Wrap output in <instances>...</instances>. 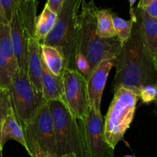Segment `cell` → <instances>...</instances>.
Here are the masks:
<instances>
[{
    "label": "cell",
    "instance_id": "1",
    "mask_svg": "<svg viewBox=\"0 0 157 157\" xmlns=\"http://www.w3.org/2000/svg\"><path fill=\"white\" fill-rule=\"evenodd\" d=\"M113 66L116 67L113 83V92L124 87L139 96L143 87L148 84H154L156 81L154 76L156 74L144 52L136 15L131 35L115 57Z\"/></svg>",
    "mask_w": 157,
    "mask_h": 157
},
{
    "label": "cell",
    "instance_id": "2",
    "mask_svg": "<svg viewBox=\"0 0 157 157\" xmlns=\"http://www.w3.org/2000/svg\"><path fill=\"white\" fill-rule=\"evenodd\" d=\"M94 0H83L78 15V32L76 55L84 56L93 71L102 61L115 58L121 44L117 37L101 38L97 32V11Z\"/></svg>",
    "mask_w": 157,
    "mask_h": 157
},
{
    "label": "cell",
    "instance_id": "3",
    "mask_svg": "<svg viewBox=\"0 0 157 157\" xmlns=\"http://www.w3.org/2000/svg\"><path fill=\"white\" fill-rule=\"evenodd\" d=\"M82 1L64 0L57 15L53 29L40 41L41 44L58 48L64 58L66 68L72 70H76L75 56L78 41V15Z\"/></svg>",
    "mask_w": 157,
    "mask_h": 157
},
{
    "label": "cell",
    "instance_id": "4",
    "mask_svg": "<svg viewBox=\"0 0 157 157\" xmlns=\"http://www.w3.org/2000/svg\"><path fill=\"white\" fill-rule=\"evenodd\" d=\"M53 119L57 157L74 153L77 157H86L81 127L61 100L47 101Z\"/></svg>",
    "mask_w": 157,
    "mask_h": 157
},
{
    "label": "cell",
    "instance_id": "5",
    "mask_svg": "<svg viewBox=\"0 0 157 157\" xmlns=\"http://www.w3.org/2000/svg\"><path fill=\"white\" fill-rule=\"evenodd\" d=\"M113 93L104 121V135L109 145L115 149L133 121L139 96L124 87Z\"/></svg>",
    "mask_w": 157,
    "mask_h": 157
},
{
    "label": "cell",
    "instance_id": "6",
    "mask_svg": "<svg viewBox=\"0 0 157 157\" xmlns=\"http://www.w3.org/2000/svg\"><path fill=\"white\" fill-rule=\"evenodd\" d=\"M37 6V0H21L9 22L12 46L19 71H28L29 41L35 37Z\"/></svg>",
    "mask_w": 157,
    "mask_h": 157
},
{
    "label": "cell",
    "instance_id": "7",
    "mask_svg": "<svg viewBox=\"0 0 157 157\" xmlns=\"http://www.w3.org/2000/svg\"><path fill=\"white\" fill-rule=\"evenodd\" d=\"M9 90L14 115L24 130L46 101L42 93L34 88L25 71L17 70Z\"/></svg>",
    "mask_w": 157,
    "mask_h": 157
},
{
    "label": "cell",
    "instance_id": "8",
    "mask_svg": "<svg viewBox=\"0 0 157 157\" xmlns=\"http://www.w3.org/2000/svg\"><path fill=\"white\" fill-rule=\"evenodd\" d=\"M80 123L86 157H114L115 149L112 148L105 139L104 122L101 112L93 105H89L85 117Z\"/></svg>",
    "mask_w": 157,
    "mask_h": 157
},
{
    "label": "cell",
    "instance_id": "9",
    "mask_svg": "<svg viewBox=\"0 0 157 157\" xmlns=\"http://www.w3.org/2000/svg\"><path fill=\"white\" fill-rule=\"evenodd\" d=\"M66 105L78 121L85 117L89 107L87 80L78 71L64 68L62 74Z\"/></svg>",
    "mask_w": 157,
    "mask_h": 157
},
{
    "label": "cell",
    "instance_id": "10",
    "mask_svg": "<svg viewBox=\"0 0 157 157\" xmlns=\"http://www.w3.org/2000/svg\"><path fill=\"white\" fill-rule=\"evenodd\" d=\"M23 131L28 132L43 151L51 157H57L53 119L47 101L38 109L34 119Z\"/></svg>",
    "mask_w": 157,
    "mask_h": 157
},
{
    "label": "cell",
    "instance_id": "11",
    "mask_svg": "<svg viewBox=\"0 0 157 157\" xmlns=\"http://www.w3.org/2000/svg\"><path fill=\"white\" fill-rule=\"evenodd\" d=\"M18 70L9 24L0 25V87L9 88Z\"/></svg>",
    "mask_w": 157,
    "mask_h": 157
},
{
    "label": "cell",
    "instance_id": "12",
    "mask_svg": "<svg viewBox=\"0 0 157 157\" xmlns=\"http://www.w3.org/2000/svg\"><path fill=\"white\" fill-rule=\"evenodd\" d=\"M140 22L144 52L157 75V19L150 16L145 9H134Z\"/></svg>",
    "mask_w": 157,
    "mask_h": 157
},
{
    "label": "cell",
    "instance_id": "13",
    "mask_svg": "<svg viewBox=\"0 0 157 157\" xmlns=\"http://www.w3.org/2000/svg\"><path fill=\"white\" fill-rule=\"evenodd\" d=\"M114 58H108L101 61L87 80L89 105H93L99 112H101L103 92L110 70L113 67Z\"/></svg>",
    "mask_w": 157,
    "mask_h": 157
},
{
    "label": "cell",
    "instance_id": "14",
    "mask_svg": "<svg viewBox=\"0 0 157 157\" xmlns=\"http://www.w3.org/2000/svg\"><path fill=\"white\" fill-rule=\"evenodd\" d=\"M42 58L41 53L40 41L32 37L29 41V55H28V75L34 88L39 93H42L41 72H42Z\"/></svg>",
    "mask_w": 157,
    "mask_h": 157
},
{
    "label": "cell",
    "instance_id": "15",
    "mask_svg": "<svg viewBox=\"0 0 157 157\" xmlns=\"http://www.w3.org/2000/svg\"><path fill=\"white\" fill-rule=\"evenodd\" d=\"M42 72H41V85L42 94L45 101L53 100L64 101V84L63 78L53 75L48 69L42 61Z\"/></svg>",
    "mask_w": 157,
    "mask_h": 157
},
{
    "label": "cell",
    "instance_id": "16",
    "mask_svg": "<svg viewBox=\"0 0 157 157\" xmlns=\"http://www.w3.org/2000/svg\"><path fill=\"white\" fill-rule=\"evenodd\" d=\"M9 140H13L19 143L26 150H28L24 132L17 121L12 109L8 114L6 119L5 120L2 128L1 140H0V146L2 149H3L5 144Z\"/></svg>",
    "mask_w": 157,
    "mask_h": 157
},
{
    "label": "cell",
    "instance_id": "17",
    "mask_svg": "<svg viewBox=\"0 0 157 157\" xmlns=\"http://www.w3.org/2000/svg\"><path fill=\"white\" fill-rule=\"evenodd\" d=\"M41 58L46 67L53 75L61 76L65 67L64 60L58 48L41 44Z\"/></svg>",
    "mask_w": 157,
    "mask_h": 157
},
{
    "label": "cell",
    "instance_id": "18",
    "mask_svg": "<svg viewBox=\"0 0 157 157\" xmlns=\"http://www.w3.org/2000/svg\"><path fill=\"white\" fill-rule=\"evenodd\" d=\"M111 9H103L97 11V32L101 38H113L117 37L113 22Z\"/></svg>",
    "mask_w": 157,
    "mask_h": 157
},
{
    "label": "cell",
    "instance_id": "19",
    "mask_svg": "<svg viewBox=\"0 0 157 157\" xmlns=\"http://www.w3.org/2000/svg\"><path fill=\"white\" fill-rule=\"evenodd\" d=\"M57 15L46 5L44 6L41 13L37 17L35 25V36L38 41H41L50 33L57 19Z\"/></svg>",
    "mask_w": 157,
    "mask_h": 157
},
{
    "label": "cell",
    "instance_id": "20",
    "mask_svg": "<svg viewBox=\"0 0 157 157\" xmlns=\"http://www.w3.org/2000/svg\"><path fill=\"white\" fill-rule=\"evenodd\" d=\"M112 17H113V26H114L115 31H116L117 37L118 38L121 46H122L128 40L131 35L133 22H134L135 18H136L134 10H133V13L130 15V19L129 20L124 19L113 12L112 14Z\"/></svg>",
    "mask_w": 157,
    "mask_h": 157
},
{
    "label": "cell",
    "instance_id": "21",
    "mask_svg": "<svg viewBox=\"0 0 157 157\" xmlns=\"http://www.w3.org/2000/svg\"><path fill=\"white\" fill-rule=\"evenodd\" d=\"M11 110H12V104L10 101L9 90L8 88L0 87V140H1V131L3 124ZM0 150H3L1 148V146H0Z\"/></svg>",
    "mask_w": 157,
    "mask_h": 157
},
{
    "label": "cell",
    "instance_id": "22",
    "mask_svg": "<svg viewBox=\"0 0 157 157\" xmlns=\"http://www.w3.org/2000/svg\"><path fill=\"white\" fill-rule=\"evenodd\" d=\"M24 132L26 144H27L28 147V153L31 157H51L48 153L43 151L39 146L33 140V138L29 135V133L26 131Z\"/></svg>",
    "mask_w": 157,
    "mask_h": 157
},
{
    "label": "cell",
    "instance_id": "23",
    "mask_svg": "<svg viewBox=\"0 0 157 157\" xmlns=\"http://www.w3.org/2000/svg\"><path fill=\"white\" fill-rule=\"evenodd\" d=\"M157 94L156 87L154 84H148L143 87L140 91L139 98L144 104H149L156 101Z\"/></svg>",
    "mask_w": 157,
    "mask_h": 157
},
{
    "label": "cell",
    "instance_id": "24",
    "mask_svg": "<svg viewBox=\"0 0 157 157\" xmlns=\"http://www.w3.org/2000/svg\"><path fill=\"white\" fill-rule=\"evenodd\" d=\"M21 1V0H0L5 17L9 23L12 19V15H13L15 9Z\"/></svg>",
    "mask_w": 157,
    "mask_h": 157
},
{
    "label": "cell",
    "instance_id": "25",
    "mask_svg": "<svg viewBox=\"0 0 157 157\" xmlns=\"http://www.w3.org/2000/svg\"><path fill=\"white\" fill-rule=\"evenodd\" d=\"M64 2V0H47L45 5L49 8L50 10L58 15L62 7Z\"/></svg>",
    "mask_w": 157,
    "mask_h": 157
},
{
    "label": "cell",
    "instance_id": "26",
    "mask_svg": "<svg viewBox=\"0 0 157 157\" xmlns=\"http://www.w3.org/2000/svg\"><path fill=\"white\" fill-rule=\"evenodd\" d=\"M144 9L150 16L157 19V0H152Z\"/></svg>",
    "mask_w": 157,
    "mask_h": 157
},
{
    "label": "cell",
    "instance_id": "27",
    "mask_svg": "<svg viewBox=\"0 0 157 157\" xmlns=\"http://www.w3.org/2000/svg\"><path fill=\"white\" fill-rule=\"evenodd\" d=\"M1 24H9L5 17L4 12H3L1 2H0V25Z\"/></svg>",
    "mask_w": 157,
    "mask_h": 157
},
{
    "label": "cell",
    "instance_id": "28",
    "mask_svg": "<svg viewBox=\"0 0 157 157\" xmlns=\"http://www.w3.org/2000/svg\"><path fill=\"white\" fill-rule=\"evenodd\" d=\"M152 0H140V2L138 4L137 8L138 9H144L150 3Z\"/></svg>",
    "mask_w": 157,
    "mask_h": 157
},
{
    "label": "cell",
    "instance_id": "29",
    "mask_svg": "<svg viewBox=\"0 0 157 157\" xmlns=\"http://www.w3.org/2000/svg\"><path fill=\"white\" fill-rule=\"evenodd\" d=\"M136 0H129V2H130V13L133 12V5L135 4Z\"/></svg>",
    "mask_w": 157,
    "mask_h": 157
},
{
    "label": "cell",
    "instance_id": "30",
    "mask_svg": "<svg viewBox=\"0 0 157 157\" xmlns=\"http://www.w3.org/2000/svg\"><path fill=\"white\" fill-rule=\"evenodd\" d=\"M61 157H77V155L74 153H71L65 155H63V156H61Z\"/></svg>",
    "mask_w": 157,
    "mask_h": 157
},
{
    "label": "cell",
    "instance_id": "31",
    "mask_svg": "<svg viewBox=\"0 0 157 157\" xmlns=\"http://www.w3.org/2000/svg\"><path fill=\"white\" fill-rule=\"evenodd\" d=\"M154 85L156 86V90H157V78L156 79V81H155V83H154ZM156 101H157V94H156Z\"/></svg>",
    "mask_w": 157,
    "mask_h": 157
},
{
    "label": "cell",
    "instance_id": "32",
    "mask_svg": "<svg viewBox=\"0 0 157 157\" xmlns=\"http://www.w3.org/2000/svg\"><path fill=\"white\" fill-rule=\"evenodd\" d=\"M0 157H2V150H0Z\"/></svg>",
    "mask_w": 157,
    "mask_h": 157
},
{
    "label": "cell",
    "instance_id": "33",
    "mask_svg": "<svg viewBox=\"0 0 157 157\" xmlns=\"http://www.w3.org/2000/svg\"><path fill=\"white\" fill-rule=\"evenodd\" d=\"M124 157H135L133 156H130V155H127V156H124Z\"/></svg>",
    "mask_w": 157,
    "mask_h": 157
}]
</instances>
